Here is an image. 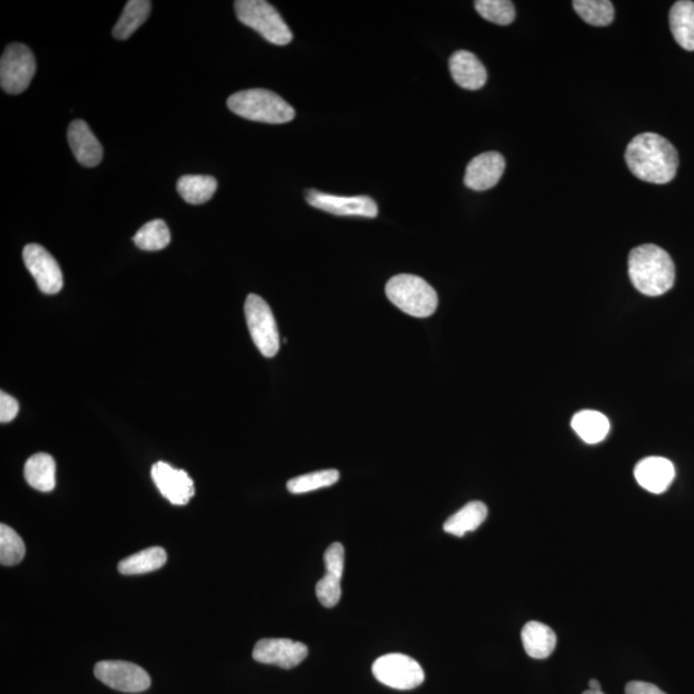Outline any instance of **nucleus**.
Here are the masks:
<instances>
[{
  "instance_id": "f257e3e1",
  "label": "nucleus",
  "mask_w": 694,
  "mask_h": 694,
  "mask_svg": "<svg viewBox=\"0 0 694 694\" xmlns=\"http://www.w3.org/2000/svg\"><path fill=\"white\" fill-rule=\"evenodd\" d=\"M625 160L635 177L653 184L670 183L679 168L677 148L656 133L637 135L626 148Z\"/></svg>"
},
{
  "instance_id": "f03ea898",
  "label": "nucleus",
  "mask_w": 694,
  "mask_h": 694,
  "mask_svg": "<svg viewBox=\"0 0 694 694\" xmlns=\"http://www.w3.org/2000/svg\"><path fill=\"white\" fill-rule=\"evenodd\" d=\"M629 277L641 294L664 295L674 286V261L668 252L651 243L635 247L629 255Z\"/></svg>"
},
{
  "instance_id": "7ed1b4c3",
  "label": "nucleus",
  "mask_w": 694,
  "mask_h": 694,
  "mask_svg": "<svg viewBox=\"0 0 694 694\" xmlns=\"http://www.w3.org/2000/svg\"><path fill=\"white\" fill-rule=\"evenodd\" d=\"M228 108L243 119L265 124H286L295 119V108L267 89H249L228 98Z\"/></svg>"
},
{
  "instance_id": "20e7f679",
  "label": "nucleus",
  "mask_w": 694,
  "mask_h": 694,
  "mask_svg": "<svg viewBox=\"0 0 694 694\" xmlns=\"http://www.w3.org/2000/svg\"><path fill=\"white\" fill-rule=\"evenodd\" d=\"M392 304L410 317L427 318L436 312L439 297L425 279L412 274H399L386 285Z\"/></svg>"
},
{
  "instance_id": "39448f33",
  "label": "nucleus",
  "mask_w": 694,
  "mask_h": 694,
  "mask_svg": "<svg viewBox=\"0 0 694 694\" xmlns=\"http://www.w3.org/2000/svg\"><path fill=\"white\" fill-rule=\"evenodd\" d=\"M238 20L251 27L269 43L287 45L292 42V31L276 8L265 0H237L234 3Z\"/></svg>"
},
{
  "instance_id": "423d86ee",
  "label": "nucleus",
  "mask_w": 694,
  "mask_h": 694,
  "mask_svg": "<svg viewBox=\"0 0 694 694\" xmlns=\"http://www.w3.org/2000/svg\"><path fill=\"white\" fill-rule=\"evenodd\" d=\"M245 314L252 341L255 342L260 353L265 358L276 356L281 340H279L276 318L267 301L255 294L247 296Z\"/></svg>"
},
{
  "instance_id": "0eeeda50",
  "label": "nucleus",
  "mask_w": 694,
  "mask_h": 694,
  "mask_svg": "<svg viewBox=\"0 0 694 694\" xmlns=\"http://www.w3.org/2000/svg\"><path fill=\"white\" fill-rule=\"evenodd\" d=\"M36 72L33 52L24 44H9L0 60V85L8 94L25 92Z\"/></svg>"
},
{
  "instance_id": "6e6552de",
  "label": "nucleus",
  "mask_w": 694,
  "mask_h": 694,
  "mask_svg": "<svg viewBox=\"0 0 694 694\" xmlns=\"http://www.w3.org/2000/svg\"><path fill=\"white\" fill-rule=\"evenodd\" d=\"M372 673L378 682L400 691L417 688L425 680L421 665L401 653H390L374 661Z\"/></svg>"
},
{
  "instance_id": "1a4fd4ad",
  "label": "nucleus",
  "mask_w": 694,
  "mask_h": 694,
  "mask_svg": "<svg viewBox=\"0 0 694 694\" xmlns=\"http://www.w3.org/2000/svg\"><path fill=\"white\" fill-rule=\"evenodd\" d=\"M94 675L107 687L125 693H139L151 687V678L141 666L126 661H101Z\"/></svg>"
},
{
  "instance_id": "9d476101",
  "label": "nucleus",
  "mask_w": 694,
  "mask_h": 694,
  "mask_svg": "<svg viewBox=\"0 0 694 694\" xmlns=\"http://www.w3.org/2000/svg\"><path fill=\"white\" fill-rule=\"evenodd\" d=\"M306 201L310 206L326 213L339 216H362V218H377L378 206L371 197L367 196H335L323 193L317 189L306 192Z\"/></svg>"
},
{
  "instance_id": "9b49d317",
  "label": "nucleus",
  "mask_w": 694,
  "mask_h": 694,
  "mask_svg": "<svg viewBox=\"0 0 694 694\" xmlns=\"http://www.w3.org/2000/svg\"><path fill=\"white\" fill-rule=\"evenodd\" d=\"M24 261L27 270L34 277L36 285L43 294H58L63 287V276L60 265L43 246L30 243L24 249Z\"/></svg>"
},
{
  "instance_id": "f8f14e48",
  "label": "nucleus",
  "mask_w": 694,
  "mask_h": 694,
  "mask_svg": "<svg viewBox=\"0 0 694 694\" xmlns=\"http://www.w3.org/2000/svg\"><path fill=\"white\" fill-rule=\"evenodd\" d=\"M308 647L291 639H261L256 643L252 657L265 665H277L282 669H294L308 657Z\"/></svg>"
},
{
  "instance_id": "ddd939ff",
  "label": "nucleus",
  "mask_w": 694,
  "mask_h": 694,
  "mask_svg": "<svg viewBox=\"0 0 694 694\" xmlns=\"http://www.w3.org/2000/svg\"><path fill=\"white\" fill-rule=\"evenodd\" d=\"M151 476L162 497L174 506H186L195 497V484L186 471L177 470L165 462H157L152 466Z\"/></svg>"
},
{
  "instance_id": "4468645a",
  "label": "nucleus",
  "mask_w": 694,
  "mask_h": 694,
  "mask_svg": "<svg viewBox=\"0 0 694 694\" xmlns=\"http://www.w3.org/2000/svg\"><path fill=\"white\" fill-rule=\"evenodd\" d=\"M506 169V160L499 152H485L468 164L464 184L472 191H488L497 186Z\"/></svg>"
},
{
  "instance_id": "2eb2a0df",
  "label": "nucleus",
  "mask_w": 694,
  "mask_h": 694,
  "mask_svg": "<svg viewBox=\"0 0 694 694\" xmlns=\"http://www.w3.org/2000/svg\"><path fill=\"white\" fill-rule=\"evenodd\" d=\"M634 476L643 489L652 494H662L673 484L675 467L669 459L648 457L635 466Z\"/></svg>"
},
{
  "instance_id": "dca6fc26",
  "label": "nucleus",
  "mask_w": 694,
  "mask_h": 694,
  "mask_svg": "<svg viewBox=\"0 0 694 694\" xmlns=\"http://www.w3.org/2000/svg\"><path fill=\"white\" fill-rule=\"evenodd\" d=\"M72 153L75 159L85 168H96L103 159L102 144L89 126L83 120H75L69 126L67 132Z\"/></svg>"
},
{
  "instance_id": "f3484780",
  "label": "nucleus",
  "mask_w": 694,
  "mask_h": 694,
  "mask_svg": "<svg viewBox=\"0 0 694 694\" xmlns=\"http://www.w3.org/2000/svg\"><path fill=\"white\" fill-rule=\"evenodd\" d=\"M450 74L459 87L468 90H479L488 80V72L475 54L458 51L450 57Z\"/></svg>"
},
{
  "instance_id": "a211bd4d",
  "label": "nucleus",
  "mask_w": 694,
  "mask_h": 694,
  "mask_svg": "<svg viewBox=\"0 0 694 694\" xmlns=\"http://www.w3.org/2000/svg\"><path fill=\"white\" fill-rule=\"evenodd\" d=\"M521 638L527 655L533 659H547L556 650V633L548 625L538 621L527 623L522 629Z\"/></svg>"
},
{
  "instance_id": "6ab92c4d",
  "label": "nucleus",
  "mask_w": 694,
  "mask_h": 694,
  "mask_svg": "<svg viewBox=\"0 0 694 694\" xmlns=\"http://www.w3.org/2000/svg\"><path fill=\"white\" fill-rule=\"evenodd\" d=\"M24 475L27 484L35 490L49 493L56 488V462L52 455L38 453L27 459Z\"/></svg>"
},
{
  "instance_id": "aec40b11",
  "label": "nucleus",
  "mask_w": 694,
  "mask_h": 694,
  "mask_svg": "<svg viewBox=\"0 0 694 694\" xmlns=\"http://www.w3.org/2000/svg\"><path fill=\"white\" fill-rule=\"evenodd\" d=\"M670 29L674 39L686 51H694V2L680 0L670 11Z\"/></svg>"
},
{
  "instance_id": "412c9836",
  "label": "nucleus",
  "mask_w": 694,
  "mask_h": 694,
  "mask_svg": "<svg viewBox=\"0 0 694 694\" xmlns=\"http://www.w3.org/2000/svg\"><path fill=\"white\" fill-rule=\"evenodd\" d=\"M488 517V507L482 502H471L449 517L444 524L445 533L462 536L479 529Z\"/></svg>"
},
{
  "instance_id": "4be33fe9",
  "label": "nucleus",
  "mask_w": 694,
  "mask_h": 694,
  "mask_svg": "<svg viewBox=\"0 0 694 694\" xmlns=\"http://www.w3.org/2000/svg\"><path fill=\"white\" fill-rule=\"evenodd\" d=\"M572 428L580 439L587 444H598L605 440L610 431V422L605 414L596 410H581L571 422Z\"/></svg>"
},
{
  "instance_id": "5701e85b",
  "label": "nucleus",
  "mask_w": 694,
  "mask_h": 694,
  "mask_svg": "<svg viewBox=\"0 0 694 694\" xmlns=\"http://www.w3.org/2000/svg\"><path fill=\"white\" fill-rule=\"evenodd\" d=\"M218 182L209 175H184L178 180L177 189L183 200L191 205H202L215 195Z\"/></svg>"
},
{
  "instance_id": "b1692460",
  "label": "nucleus",
  "mask_w": 694,
  "mask_h": 694,
  "mask_svg": "<svg viewBox=\"0 0 694 694\" xmlns=\"http://www.w3.org/2000/svg\"><path fill=\"white\" fill-rule=\"evenodd\" d=\"M152 3L148 0H130L121 15L120 20L112 30L117 40H126L141 27L150 17Z\"/></svg>"
},
{
  "instance_id": "393cba45",
  "label": "nucleus",
  "mask_w": 694,
  "mask_h": 694,
  "mask_svg": "<svg viewBox=\"0 0 694 694\" xmlns=\"http://www.w3.org/2000/svg\"><path fill=\"white\" fill-rule=\"evenodd\" d=\"M168 561V554L161 547H152L135 553L119 563L117 569L123 575H142L161 569Z\"/></svg>"
},
{
  "instance_id": "a878e982",
  "label": "nucleus",
  "mask_w": 694,
  "mask_h": 694,
  "mask_svg": "<svg viewBox=\"0 0 694 694\" xmlns=\"http://www.w3.org/2000/svg\"><path fill=\"white\" fill-rule=\"evenodd\" d=\"M133 241L143 251H160L169 246L171 234L164 220L156 219L144 224Z\"/></svg>"
},
{
  "instance_id": "bb28decb",
  "label": "nucleus",
  "mask_w": 694,
  "mask_h": 694,
  "mask_svg": "<svg viewBox=\"0 0 694 694\" xmlns=\"http://www.w3.org/2000/svg\"><path fill=\"white\" fill-rule=\"evenodd\" d=\"M572 6L592 26H608L615 18L614 4L610 0H575Z\"/></svg>"
},
{
  "instance_id": "cd10ccee",
  "label": "nucleus",
  "mask_w": 694,
  "mask_h": 694,
  "mask_svg": "<svg viewBox=\"0 0 694 694\" xmlns=\"http://www.w3.org/2000/svg\"><path fill=\"white\" fill-rule=\"evenodd\" d=\"M339 479L340 473L337 470L318 471L291 479L287 482V489L292 494L310 493V491L335 485Z\"/></svg>"
},
{
  "instance_id": "c85d7f7f",
  "label": "nucleus",
  "mask_w": 694,
  "mask_h": 694,
  "mask_svg": "<svg viewBox=\"0 0 694 694\" xmlns=\"http://www.w3.org/2000/svg\"><path fill=\"white\" fill-rule=\"evenodd\" d=\"M26 547L24 540L12 527L0 525V562L3 566H15L24 560Z\"/></svg>"
},
{
  "instance_id": "c756f323",
  "label": "nucleus",
  "mask_w": 694,
  "mask_h": 694,
  "mask_svg": "<svg viewBox=\"0 0 694 694\" xmlns=\"http://www.w3.org/2000/svg\"><path fill=\"white\" fill-rule=\"evenodd\" d=\"M475 8L482 18L500 26L511 25L516 18L515 6L509 0H477Z\"/></svg>"
},
{
  "instance_id": "7c9ffc66",
  "label": "nucleus",
  "mask_w": 694,
  "mask_h": 694,
  "mask_svg": "<svg viewBox=\"0 0 694 694\" xmlns=\"http://www.w3.org/2000/svg\"><path fill=\"white\" fill-rule=\"evenodd\" d=\"M341 579L342 576L326 572V575L318 581L315 592H317V597L322 606L332 608L340 602L342 593Z\"/></svg>"
},
{
  "instance_id": "2f4dec72",
  "label": "nucleus",
  "mask_w": 694,
  "mask_h": 694,
  "mask_svg": "<svg viewBox=\"0 0 694 694\" xmlns=\"http://www.w3.org/2000/svg\"><path fill=\"white\" fill-rule=\"evenodd\" d=\"M326 572L342 576L345 569V548L341 543H333L324 553Z\"/></svg>"
},
{
  "instance_id": "473e14b6",
  "label": "nucleus",
  "mask_w": 694,
  "mask_h": 694,
  "mask_svg": "<svg viewBox=\"0 0 694 694\" xmlns=\"http://www.w3.org/2000/svg\"><path fill=\"white\" fill-rule=\"evenodd\" d=\"M18 409L20 408H18L17 400L2 391V394H0V422L8 423L13 421L17 417Z\"/></svg>"
},
{
  "instance_id": "72a5a7b5",
  "label": "nucleus",
  "mask_w": 694,
  "mask_h": 694,
  "mask_svg": "<svg viewBox=\"0 0 694 694\" xmlns=\"http://www.w3.org/2000/svg\"><path fill=\"white\" fill-rule=\"evenodd\" d=\"M625 694H666L655 684L646 682H630L625 688Z\"/></svg>"
},
{
  "instance_id": "f704fd0d",
  "label": "nucleus",
  "mask_w": 694,
  "mask_h": 694,
  "mask_svg": "<svg viewBox=\"0 0 694 694\" xmlns=\"http://www.w3.org/2000/svg\"><path fill=\"white\" fill-rule=\"evenodd\" d=\"M588 686L589 691H602L601 683H599L597 679H590Z\"/></svg>"
},
{
  "instance_id": "c9c22d12",
  "label": "nucleus",
  "mask_w": 694,
  "mask_h": 694,
  "mask_svg": "<svg viewBox=\"0 0 694 694\" xmlns=\"http://www.w3.org/2000/svg\"><path fill=\"white\" fill-rule=\"evenodd\" d=\"M583 694H605V693H603L602 691H599V692H596V691H589V689H588V691H587V692H584Z\"/></svg>"
}]
</instances>
